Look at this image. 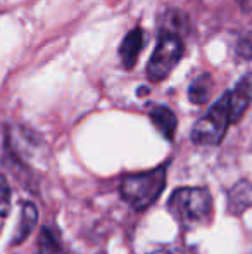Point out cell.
<instances>
[{
    "label": "cell",
    "mask_w": 252,
    "mask_h": 254,
    "mask_svg": "<svg viewBox=\"0 0 252 254\" xmlns=\"http://www.w3.org/2000/svg\"><path fill=\"white\" fill-rule=\"evenodd\" d=\"M166 185V168L159 166L145 173L130 175L121 182V195L133 209L145 211L152 206Z\"/></svg>",
    "instance_id": "obj_2"
},
{
    "label": "cell",
    "mask_w": 252,
    "mask_h": 254,
    "mask_svg": "<svg viewBox=\"0 0 252 254\" xmlns=\"http://www.w3.org/2000/svg\"><path fill=\"white\" fill-rule=\"evenodd\" d=\"M2 227H3V221H2V216H0V232H2Z\"/></svg>",
    "instance_id": "obj_16"
},
{
    "label": "cell",
    "mask_w": 252,
    "mask_h": 254,
    "mask_svg": "<svg viewBox=\"0 0 252 254\" xmlns=\"http://www.w3.org/2000/svg\"><path fill=\"white\" fill-rule=\"evenodd\" d=\"M168 209L180 227L194 230L209 223L212 214V197L205 187H182L171 194Z\"/></svg>",
    "instance_id": "obj_1"
},
{
    "label": "cell",
    "mask_w": 252,
    "mask_h": 254,
    "mask_svg": "<svg viewBox=\"0 0 252 254\" xmlns=\"http://www.w3.org/2000/svg\"><path fill=\"white\" fill-rule=\"evenodd\" d=\"M38 249H40V254H67L59 239V234L50 227H45L42 230Z\"/></svg>",
    "instance_id": "obj_11"
},
{
    "label": "cell",
    "mask_w": 252,
    "mask_h": 254,
    "mask_svg": "<svg viewBox=\"0 0 252 254\" xmlns=\"http://www.w3.org/2000/svg\"><path fill=\"white\" fill-rule=\"evenodd\" d=\"M237 2H239V5L242 7V10L252 12V0H237Z\"/></svg>",
    "instance_id": "obj_15"
},
{
    "label": "cell",
    "mask_w": 252,
    "mask_h": 254,
    "mask_svg": "<svg viewBox=\"0 0 252 254\" xmlns=\"http://www.w3.org/2000/svg\"><path fill=\"white\" fill-rule=\"evenodd\" d=\"M212 94V78L211 74L202 73L195 78L189 87V99L194 104H205Z\"/></svg>",
    "instance_id": "obj_9"
},
{
    "label": "cell",
    "mask_w": 252,
    "mask_h": 254,
    "mask_svg": "<svg viewBox=\"0 0 252 254\" xmlns=\"http://www.w3.org/2000/svg\"><path fill=\"white\" fill-rule=\"evenodd\" d=\"M10 207V190L7 182L3 180V177L0 175V216L7 214Z\"/></svg>",
    "instance_id": "obj_13"
},
{
    "label": "cell",
    "mask_w": 252,
    "mask_h": 254,
    "mask_svg": "<svg viewBox=\"0 0 252 254\" xmlns=\"http://www.w3.org/2000/svg\"><path fill=\"white\" fill-rule=\"evenodd\" d=\"M252 206V184L239 182L228 194V211L232 214H242Z\"/></svg>",
    "instance_id": "obj_8"
},
{
    "label": "cell",
    "mask_w": 252,
    "mask_h": 254,
    "mask_svg": "<svg viewBox=\"0 0 252 254\" xmlns=\"http://www.w3.org/2000/svg\"><path fill=\"white\" fill-rule=\"evenodd\" d=\"M237 56L246 61L252 59V33H246L239 38V42H237Z\"/></svg>",
    "instance_id": "obj_12"
},
{
    "label": "cell",
    "mask_w": 252,
    "mask_h": 254,
    "mask_svg": "<svg viewBox=\"0 0 252 254\" xmlns=\"http://www.w3.org/2000/svg\"><path fill=\"white\" fill-rule=\"evenodd\" d=\"M147 254H185V253L180 251V249H157V251H152Z\"/></svg>",
    "instance_id": "obj_14"
},
{
    "label": "cell",
    "mask_w": 252,
    "mask_h": 254,
    "mask_svg": "<svg viewBox=\"0 0 252 254\" xmlns=\"http://www.w3.org/2000/svg\"><path fill=\"white\" fill-rule=\"evenodd\" d=\"M252 101V76L246 74L239 83L235 85L233 90H230V104H232V116L233 123L244 116L247 107L251 106Z\"/></svg>",
    "instance_id": "obj_5"
},
{
    "label": "cell",
    "mask_w": 252,
    "mask_h": 254,
    "mask_svg": "<svg viewBox=\"0 0 252 254\" xmlns=\"http://www.w3.org/2000/svg\"><path fill=\"white\" fill-rule=\"evenodd\" d=\"M37 220H38V213H37V207L35 204L31 202H26L23 206V213H21V220H19V227H17L16 234H14V242L16 244H21L24 242V239L31 234L33 227L37 225Z\"/></svg>",
    "instance_id": "obj_10"
},
{
    "label": "cell",
    "mask_w": 252,
    "mask_h": 254,
    "mask_svg": "<svg viewBox=\"0 0 252 254\" xmlns=\"http://www.w3.org/2000/svg\"><path fill=\"white\" fill-rule=\"evenodd\" d=\"M142 47H144V31H142V28H133L125 37L121 47H119V57H121L123 66L131 69L137 64Z\"/></svg>",
    "instance_id": "obj_6"
},
{
    "label": "cell",
    "mask_w": 252,
    "mask_h": 254,
    "mask_svg": "<svg viewBox=\"0 0 252 254\" xmlns=\"http://www.w3.org/2000/svg\"><path fill=\"white\" fill-rule=\"evenodd\" d=\"M233 125L230 92L218 99L212 107L192 128V140L201 145H218L225 138L226 130Z\"/></svg>",
    "instance_id": "obj_3"
},
{
    "label": "cell",
    "mask_w": 252,
    "mask_h": 254,
    "mask_svg": "<svg viewBox=\"0 0 252 254\" xmlns=\"http://www.w3.org/2000/svg\"><path fill=\"white\" fill-rule=\"evenodd\" d=\"M151 120L154 123V127L157 128L159 131L162 133V137L168 138V140H173L176 131V116L169 107L166 106H155L151 109Z\"/></svg>",
    "instance_id": "obj_7"
},
{
    "label": "cell",
    "mask_w": 252,
    "mask_h": 254,
    "mask_svg": "<svg viewBox=\"0 0 252 254\" xmlns=\"http://www.w3.org/2000/svg\"><path fill=\"white\" fill-rule=\"evenodd\" d=\"M183 56V42L173 28H164L154 54L147 64V78L154 83L162 81L180 63Z\"/></svg>",
    "instance_id": "obj_4"
}]
</instances>
